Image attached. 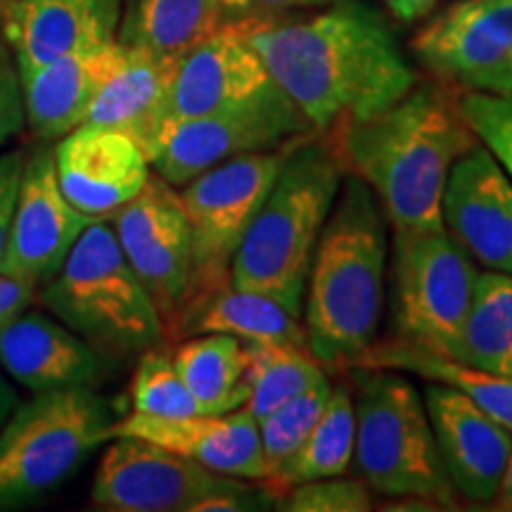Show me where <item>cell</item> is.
Segmentation results:
<instances>
[{"label": "cell", "instance_id": "6da1fadb", "mask_svg": "<svg viewBox=\"0 0 512 512\" xmlns=\"http://www.w3.org/2000/svg\"><path fill=\"white\" fill-rule=\"evenodd\" d=\"M247 36L318 133L377 117L420 81L387 19L363 0H335L302 19L252 15Z\"/></svg>", "mask_w": 512, "mask_h": 512}, {"label": "cell", "instance_id": "7a4b0ae2", "mask_svg": "<svg viewBox=\"0 0 512 512\" xmlns=\"http://www.w3.org/2000/svg\"><path fill=\"white\" fill-rule=\"evenodd\" d=\"M347 174L373 190L394 233L444 228V190L453 164L477 143L460 95L418 81L399 102L366 121L330 128Z\"/></svg>", "mask_w": 512, "mask_h": 512}, {"label": "cell", "instance_id": "3957f363", "mask_svg": "<svg viewBox=\"0 0 512 512\" xmlns=\"http://www.w3.org/2000/svg\"><path fill=\"white\" fill-rule=\"evenodd\" d=\"M387 219L361 178L344 176L313 252L304 328L325 368H349L377 339L384 302Z\"/></svg>", "mask_w": 512, "mask_h": 512}, {"label": "cell", "instance_id": "277c9868", "mask_svg": "<svg viewBox=\"0 0 512 512\" xmlns=\"http://www.w3.org/2000/svg\"><path fill=\"white\" fill-rule=\"evenodd\" d=\"M344 176L342 159L325 133L304 140L249 223L230 285L266 294L302 318L313 252Z\"/></svg>", "mask_w": 512, "mask_h": 512}, {"label": "cell", "instance_id": "5b68a950", "mask_svg": "<svg viewBox=\"0 0 512 512\" xmlns=\"http://www.w3.org/2000/svg\"><path fill=\"white\" fill-rule=\"evenodd\" d=\"M41 302L95 351L162 347L166 330L107 219L91 221L46 280Z\"/></svg>", "mask_w": 512, "mask_h": 512}, {"label": "cell", "instance_id": "8992f818", "mask_svg": "<svg viewBox=\"0 0 512 512\" xmlns=\"http://www.w3.org/2000/svg\"><path fill=\"white\" fill-rule=\"evenodd\" d=\"M349 370L356 387L354 458L370 489L403 501L420 498L434 508H458L418 389L394 370Z\"/></svg>", "mask_w": 512, "mask_h": 512}, {"label": "cell", "instance_id": "52a82bcc", "mask_svg": "<svg viewBox=\"0 0 512 512\" xmlns=\"http://www.w3.org/2000/svg\"><path fill=\"white\" fill-rule=\"evenodd\" d=\"M318 133L211 166L178 192L190 223L192 275L181 335L207 299L230 285L235 252L294 150Z\"/></svg>", "mask_w": 512, "mask_h": 512}, {"label": "cell", "instance_id": "ba28073f", "mask_svg": "<svg viewBox=\"0 0 512 512\" xmlns=\"http://www.w3.org/2000/svg\"><path fill=\"white\" fill-rule=\"evenodd\" d=\"M112 420L86 387L36 392L0 432V505L34 498L64 482L102 444Z\"/></svg>", "mask_w": 512, "mask_h": 512}, {"label": "cell", "instance_id": "9c48e42d", "mask_svg": "<svg viewBox=\"0 0 512 512\" xmlns=\"http://www.w3.org/2000/svg\"><path fill=\"white\" fill-rule=\"evenodd\" d=\"M479 271L446 228L394 233L396 337L451 356Z\"/></svg>", "mask_w": 512, "mask_h": 512}, {"label": "cell", "instance_id": "30bf717a", "mask_svg": "<svg viewBox=\"0 0 512 512\" xmlns=\"http://www.w3.org/2000/svg\"><path fill=\"white\" fill-rule=\"evenodd\" d=\"M318 133L290 98L247 110L164 119L145 147L157 176L183 188L211 166Z\"/></svg>", "mask_w": 512, "mask_h": 512}, {"label": "cell", "instance_id": "8fae6325", "mask_svg": "<svg viewBox=\"0 0 512 512\" xmlns=\"http://www.w3.org/2000/svg\"><path fill=\"white\" fill-rule=\"evenodd\" d=\"M112 219L121 252L155 302L166 339L181 337L192 275V240L174 185L150 176L143 190Z\"/></svg>", "mask_w": 512, "mask_h": 512}, {"label": "cell", "instance_id": "7c38bea8", "mask_svg": "<svg viewBox=\"0 0 512 512\" xmlns=\"http://www.w3.org/2000/svg\"><path fill=\"white\" fill-rule=\"evenodd\" d=\"M93 479V505L110 512H183L242 479L219 475L195 460L140 437L107 441Z\"/></svg>", "mask_w": 512, "mask_h": 512}, {"label": "cell", "instance_id": "4fadbf2b", "mask_svg": "<svg viewBox=\"0 0 512 512\" xmlns=\"http://www.w3.org/2000/svg\"><path fill=\"white\" fill-rule=\"evenodd\" d=\"M247 19L223 24L178 57L164 119L247 110L287 98L249 41Z\"/></svg>", "mask_w": 512, "mask_h": 512}, {"label": "cell", "instance_id": "5bb4252c", "mask_svg": "<svg viewBox=\"0 0 512 512\" xmlns=\"http://www.w3.org/2000/svg\"><path fill=\"white\" fill-rule=\"evenodd\" d=\"M91 221L64 197L53 150L41 147L24 164L0 273L46 283Z\"/></svg>", "mask_w": 512, "mask_h": 512}, {"label": "cell", "instance_id": "9a60e30c", "mask_svg": "<svg viewBox=\"0 0 512 512\" xmlns=\"http://www.w3.org/2000/svg\"><path fill=\"white\" fill-rule=\"evenodd\" d=\"M441 211L475 264L512 275V181L479 140L453 164Z\"/></svg>", "mask_w": 512, "mask_h": 512}, {"label": "cell", "instance_id": "2e32d148", "mask_svg": "<svg viewBox=\"0 0 512 512\" xmlns=\"http://www.w3.org/2000/svg\"><path fill=\"white\" fill-rule=\"evenodd\" d=\"M57 183L88 219H112L150 178L145 150L128 133L81 124L53 150Z\"/></svg>", "mask_w": 512, "mask_h": 512}, {"label": "cell", "instance_id": "e0dca14e", "mask_svg": "<svg viewBox=\"0 0 512 512\" xmlns=\"http://www.w3.org/2000/svg\"><path fill=\"white\" fill-rule=\"evenodd\" d=\"M441 463L456 494L491 505L508 463L512 432L456 389L432 382L425 389Z\"/></svg>", "mask_w": 512, "mask_h": 512}, {"label": "cell", "instance_id": "ac0fdd59", "mask_svg": "<svg viewBox=\"0 0 512 512\" xmlns=\"http://www.w3.org/2000/svg\"><path fill=\"white\" fill-rule=\"evenodd\" d=\"M107 437H140L169 451L195 460L219 475L264 482L268 470L259 441V422L247 408L223 415H190V418H157L136 413L112 422Z\"/></svg>", "mask_w": 512, "mask_h": 512}, {"label": "cell", "instance_id": "d6986e66", "mask_svg": "<svg viewBox=\"0 0 512 512\" xmlns=\"http://www.w3.org/2000/svg\"><path fill=\"white\" fill-rule=\"evenodd\" d=\"M411 48L434 76L465 86L512 50V0H458L415 34Z\"/></svg>", "mask_w": 512, "mask_h": 512}, {"label": "cell", "instance_id": "ffe728a7", "mask_svg": "<svg viewBox=\"0 0 512 512\" xmlns=\"http://www.w3.org/2000/svg\"><path fill=\"white\" fill-rule=\"evenodd\" d=\"M121 0H12L5 36L19 72L81 48L117 41Z\"/></svg>", "mask_w": 512, "mask_h": 512}, {"label": "cell", "instance_id": "44dd1931", "mask_svg": "<svg viewBox=\"0 0 512 512\" xmlns=\"http://www.w3.org/2000/svg\"><path fill=\"white\" fill-rule=\"evenodd\" d=\"M121 41L81 48L19 72L24 124L36 138L55 140L83 124L88 107L114 69Z\"/></svg>", "mask_w": 512, "mask_h": 512}, {"label": "cell", "instance_id": "7402d4cb", "mask_svg": "<svg viewBox=\"0 0 512 512\" xmlns=\"http://www.w3.org/2000/svg\"><path fill=\"white\" fill-rule=\"evenodd\" d=\"M0 368L31 392L88 387L100 373L98 354L60 320L19 311L0 328Z\"/></svg>", "mask_w": 512, "mask_h": 512}, {"label": "cell", "instance_id": "603a6c76", "mask_svg": "<svg viewBox=\"0 0 512 512\" xmlns=\"http://www.w3.org/2000/svg\"><path fill=\"white\" fill-rule=\"evenodd\" d=\"M178 57L121 43V55L88 107L83 124L117 128L147 147L166 117Z\"/></svg>", "mask_w": 512, "mask_h": 512}, {"label": "cell", "instance_id": "cb8c5ba5", "mask_svg": "<svg viewBox=\"0 0 512 512\" xmlns=\"http://www.w3.org/2000/svg\"><path fill=\"white\" fill-rule=\"evenodd\" d=\"M349 368H384L406 370L425 380L456 389L467 399L475 401L484 413H489L505 430L512 432V380L491 375L486 370L472 368L467 363L451 358L441 351L420 347L406 339H387L375 342L351 363Z\"/></svg>", "mask_w": 512, "mask_h": 512}, {"label": "cell", "instance_id": "d4e9b609", "mask_svg": "<svg viewBox=\"0 0 512 512\" xmlns=\"http://www.w3.org/2000/svg\"><path fill=\"white\" fill-rule=\"evenodd\" d=\"M174 366L195 399L197 413L223 415L247 406L252 356L238 337L200 332L174 351Z\"/></svg>", "mask_w": 512, "mask_h": 512}, {"label": "cell", "instance_id": "484cf974", "mask_svg": "<svg viewBox=\"0 0 512 512\" xmlns=\"http://www.w3.org/2000/svg\"><path fill=\"white\" fill-rule=\"evenodd\" d=\"M252 15L249 0H133L119 41L183 55L223 24Z\"/></svg>", "mask_w": 512, "mask_h": 512}, {"label": "cell", "instance_id": "4316f807", "mask_svg": "<svg viewBox=\"0 0 512 512\" xmlns=\"http://www.w3.org/2000/svg\"><path fill=\"white\" fill-rule=\"evenodd\" d=\"M188 332H221L245 344H283L309 349L302 318L261 292L228 285L200 306L188 323ZM311 351V349H309Z\"/></svg>", "mask_w": 512, "mask_h": 512}, {"label": "cell", "instance_id": "83f0119b", "mask_svg": "<svg viewBox=\"0 0 512 512\" xmlns=\"http://www.w3.org/2000/svg\"><path fill=\"white\" fill-rule=\"evenodd\" d=\"M451 358L512 380V275L479 273Z\"/></svg>", "mask_w": 512, "mask_h": 512}, {"label": "cell", "instance_id": "f1b7e54d", "mask_svg": "<svg viewBox=\"0 0 512 512\" xmlns=\"http://www.w3.org/2000/svg\"><path fill=\"white\" fill-rule=\"evenodd\" d=\"M356 448V408L354 394L347 384L332 387L325 411L309 437L275 475L268 486L283 494L290 486L313 482V479L337 477L349 470Z\"/></svg>", "mask_w": 512, "mask_h": 512}, {"label": "cell", "instance_id": "f546056e", "mask_svg": "<svg viewBox=\"0 0 512 512\" xmlns=\"http://www.w3.org/2000/svg\"><path fill=\"white\" fill-rule=\"evenodd\" d=\"M252 356V394L247 411L256 422L294 396L328 382L325 366L309 349L283 344H247Z\"/></svg>", "mask_w": 512, "mask_h": 512}, {"label": "cell", "instance_id": "4dcf8cb0", "mask_svg": "<svg viewBox=\"0 0 512 512\" xmlns=\"http://www.w3.org/2000/svg\"><path fill=\"white\" fill-rule=\"evenodd\" d=\"M330 394V380L316 384L309 392L294 396V399L283 403V406H278L273 413H268L266 418L259 420V441L268 479L285 465V460H290L299 451V446L304 444L306 437H309L316 422L320 420V415H323Z\"/></svg>", "mask_w": 512, "mask_h": 512}, {"label": "cell", "instance_id": "1f68e13d", "mask_svg": "<svg viewBox=\"0 0 512 512\" xmlns=\"http://www.w3.org/2000/svg\"><path fill=\"white\" fill-rule=\"evenodd\" d=\"M133 411L157 418H190L197 415L195 399L174 366V356L162 349H147L131 382Z\"/></svg>", "mask_w": 512, "mask_h": 512}, {"label": "cell", "instance_id": "d6a6232c", "mask_svg": "<svg viewBox=\"0 0 512 512\" xmlns=\"http://www.w3.org/2000/svg\"><path fill=\"white\" fill-rule=\"evenodd\" d=\"M460 110L477 140L489 147L512 181V98L484 91H465Z\"/></svg>", "mask_w": 512, "mask_h": 512}, {"label": "cell", "instance_id": "836d02e7", "mask_svg": "<svg viewBox=\"0 0 512 512\" xmlns=\"http://www.w3.org/2000/svg\"><path fill=\"white\" fill-rule=\"evenodd\" d=\"M275 508L285 512H366L373 508V498L361 482L337 475L290 486L275 498Z\"/></svg>", "mask_w": 512, "mask_h": 512}, {"label": "cell", "instance_id": "e575fe53", "mask_svg": "<svg viewBox=\"0 0 512 512\" xmlns=\"http://www.w3.org/2000/svg\"><path fill=\"white\" fill-rule=\"evenodd\" d=\"M24 126L22 79L12 64L8 48L0 43V145L17 136Z\"/></svg>", "mask_w": 512, "mask_h": 512}, {"label": "cell", "instance_id": "d590c367", "mask_svg": "<svg viewBox=\"0 0 512 512\" xmlns=\"http://www.w3.org/2000/svg\"><path fill=\"white\" fill-rule=\"evenodd\" d=\"M24 164H27V157L22 152L0 155V266H3L5 249H8L12 214H15L19 185H22Z\"/></svg>", "mask_w": 512, "mask_h": 512}, {"label": "cell", "instance_id": "8d00e7d4", "mask_svg": "<svg viewBox=\"0 0 512 512\" xmlns=\"http://www.w3.org/2000/svg\"><path fill=\"white\" fill-rule=\"evenodd\" d=\"M36 294V285L15 275L0 273V328L15 318L19 311H24L31 304Z\"/></svg>", "mask_w": 512, "mask_h": 512}, {"label": "cell", "instance_id": "74e56055", "mask_svg": "<svg viewBox=\"0 0 512 512\" xmlns=\"http://www.w3.org/2000/svg\"><path fill=\"white\" fill-rule=\"evenodd\" d=\"M463 88L465 91H484L512 98V50L503 62H498L496 67L486 69L482 74L472 76Z\"/></svg>", "mask_w": 512, "mask_h": 512}, {"label": "cell", "instance_id": "f35d334b", "mask_svg": "<svg viewBox=\"0 0 512 512\" xmlns=\"http://www.w3.org/2000/svg\"><path fill=\"white\" fill-rule=\"evenodd\" d=\"M437 3L439 0H384V5L392 12V17L403 24L418 22V19L427 17L437 8Z\"/></svg>", "mask_w": 512, "mask_h": 512}, {"label": "cell", "instance_id": "ab89813d", "mask_svg": "<svg viewBox=\"0 0 512 512\" xmlns=\"http://www.w3.org/2000/svg\"><path fill=\"white\" fill-rule=\"evenodd\" d=\"M254 10H297V8H323L335 0H249Z\"/></svg>", "mask_w": 512, "mask_h": 512}, {"label": "cell", "instance_id": "60d3db41", "mask_svg": "<svg viewBox=\"0 0 512 512\" xmlns=\"http://www.w3.org/2000/svg\"><path fill=\"white\" fill-rule=\"evenodd\" d=\"M491 508L498 510V512H512V446H510L508 463H505L501 486H498L496 498L491 501Z\"/></svg>", "mask_w": 512, "mask_h": 512}, {"label": "cell", "instance_id": "b9f144b4", "mask_svg": "<svg viewBox=\"0 0 512 512\" xmlns=\"http://www.w3.org/2000/svg\"><path fill=\"white\" fill-rule=\"evenodd\" d=\"M15 408H17L15 389L10 387V382L5 380L3 373H0V430H3V425L8 422Z\"/></svg>", "mask_w": 512, "mask_h": 512}]
</instances>
